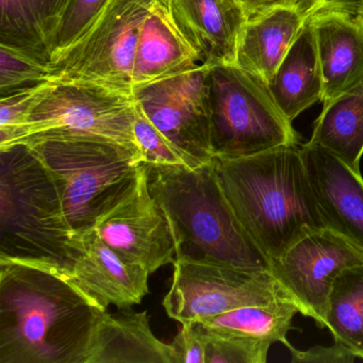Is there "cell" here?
Here are the masks:
<instances>
[{"label":"cell","instance_id":"7","mask_svg":"<svg viewBox=\"0 0 363 363\" xmlns=\"http://www.w3.org/2000/svg\"><path fill=\"white\" fill-rule=\"evenodd\" d=\"M157 0H108L79 39L48 65V80L86 82L133 92L142 25Z\"/></svg>","mask_w":363,"mask_h":363},{"label":"cell","instance_id":"4","mask_svg":"<svg viewBox=\"0 0 363 363\" xmlns=\"http://www.w3.org/2000/svg\"><path fill=\"white\" fill-rule=\"evenodd\" d=\"M146 169L150 193L173 228L176 256L271 271V260L233 213L212 161L194 169L150 164Z\"/></svg>","mask_w":363,"mask_h":363},{"label":"cell","instance_id":"8","mask_svg":"<svg viewBox=\"0 0 363 363\" xmlns=\"http://www.w3.org/2000/svg\"><path fill=\"white\" fill-rule=\"evenodd\" d=\"M135 107L133 93L86 82L48 80L26 122L0 150L35 133L62 130L106 138L141 156L133 130Z\"/></svg>","mask_w":363,"mask_h":363},{"label":"cell","instance_id":"23","mask_svg":"<svg viewBox=\"0 0 363 363\" xmlns=\"http://www.w3.org/2000/svg\"><path fill=\"white\" fill-rule=\"evenodd\" d=\"M323 104L309 141L360 172L363 156V80L347 92Z\"/></svg>","mask_w":363,"mask_h":363},{"label":"cell","instance_id":"29","mask_svg":"<svg viewBox=\"0 0 363 363\" xmlns=\"http://www.w3.org/2000/svg\"><path fill=\"white\" fill-rule=\"evenodd\" d=\"M48 82L46 80L37 86L23 89L0 99V146L5 145L26 122L31 108Z\"/></svg>","mask_w":363,"mask_h":363},{"label":"cell","instance_id":"16","mask_svg":"<svg viewBox=\"0 0 363 363\" xmlns=\"http://www.w3.org/2000/svg\"><path fill=\"white\" fill-rule=\"evenodd\" d=\"M172 18L207 67L235 65L248 18L235 0H171Z\"/></svg>","mask_w":363,"mask_h":363},{"label":"cell","instance_id":"31","mask_svg":"<svg viewBox=\"0 0 363 363\" xmlns=\"http://www.w3.org/2000/svg\"><path fill=\"white\" fill-rule=\"evenodd\" d=\"M288 350L293 363H354L358 359L350 348L335 341L331 346H314L299 350L290 345Z\"/></svg>","mask_w":363,"mask_h":363},{"label":"cell","instance_id":"11","mask_svg":"<svg viewBox=\"0 0 363 363\" xmlns=\"http://www.w3.org/2000/svg\"><path fill=\"white\" fill-rule=\"evenodd\" d=\"M363 267V250L330 228L313 231L271 260V273L299 313L325 327L329 294L337 276Z\"/></svg>","mask_w":363,"mask_h":363},{"label":"cell","instance_id":"26","mask_svg":"<svg viewBox=\"0 0 363 363\" xmlns=\"http://www.w3.org/2000/svg\"><path fill=\"white\" fill-rule=\"evenodd\" d=\"M48 65L16 48L0 44V97L48 80Z\"/></svg>","mask_w":363,"mask_h":363},{"label":"cell","instance_id":"1","mask_svg":"<svg viewBox=\"0 0 363 363\" xmlns=\"http://www.w3.org/2000/svg\"><path fill=\"white\" fill-rule=\"evenodd\" d=\"M104 310L65 272L0 263V363H84Z\"/></svg>","mask_w":363,"mask_h":363},{"label":"cell","instance_id":"22","mask_svg":"<svg viewBox=\"0 0 363 363\" xmlns=\"http://www.w3.org/2000/svg\"><path fill=\"white\" fill-rule=\"evenodd\" d=\"M299 313L292 299H277L264 305H250L230 310L225 313L201 320L206 335L227 339L265 342L273 345H291L288 333L292 320Z\"/></svg>","mask_w":363,"mask_h":363},{"label":"cell","instance_id":"17","mask_svg":"<svg viewBox=\"0 0 363 363\" xmlns=\"http://www.w3.org/2000/svg\"><path fill=\"white\" fill-rule=\"evenodd\" d=\"M327 0L276 6L247 21L238 45V67L267 86L314 11Z\"/></svg>","mask_w":363,"mask_h":363},{"label":"cell","instance_id":"19","mask_svg":"<svg viewBox=\"0 0 363 363\" xmlns=\"http://www.w3.org/2000/svg\"><path fill=\"white\" fill-rule=\"evenodd\" d=\"M199 62L196 52L176 26L169 6L157 0L142 25L135 50L133 92Z\"/></svg>","mask_w":363,"mask_h":363},{"label":"cell","instance_id":"20","mask_svg":"<svg viewBox=\"0 0 363 363\" xmlns=\"http://www.w3.org/2000/svg\"><path fill=\"white\" fill-rule=\"evenodd\" d=\"M267 88L280 111L291 123L301 112L322 101L324 82L315 33L310 18L282 59Z\"/></svg>","mask_w":363,"mask_h":363},{"label":"cell","instance_id":"28","mask_svg":"<svg viewBox=\"0 0 363 363\" xmlns=\"http://www.w3.org/2000/svg\"><path fill=\"white\" fill-rule=\"evenodd\" d=\"M205 337L206 363H265L272 346L265 342L227 339L206 333Z\"/></svg>","mask_w":363,"mask_h":363},{"label":"cell","instance_id":"32","mask_svg":"<svg viewBox=\"0 0 363 363\" xmlns=\"http://www.w3.org/2000/svg\"><path fill=\"white\" fill-rule=\"evenodd\" d=\"M245 12L248 20L264 13L276 6L292 3H314L318 0H235Z\"/></svg>","mask_w":363,"mask_h":363},{"label":"cell","instance_id":"15","mask_svg":"<svg viewBox=\"0 0 363 363\" xmlns=\"http://www.w3.org/2000/svg\"><path fill=\"white\" fill-rule=\"evenodd\" d=\"M77 247L69 277L99 307L129 309L148 294L150 274L124 260L94 229L79 237Z\"/></svg>","mask_w":363,"mask_h":363},{"label":"cell","instance_id":"2","mask_svg":"<svg viewBox=\"0 0 363 363\" xmlns=\"http://www.w3.org/2000/svg\"><path fill=\"white\" fill-rule=\"evenodd\" d=\"M223 193L250 239L272 260L313 231L329 228L301 146L212 159Z\"/></svg>","mask_w":363,"mask_h":363},{"label":"cell","instance_id":"24","mask_svg":"<svg viewBox=\"0 0 363 363\" xmlns=\"http://www.w3.org/2000/svg\"><path fill=\"white\" fill-rule=\"evenodd\" d=\"M325 327L363 360V267L342 272L331 289Z\"/></svg>","mask_w":363,"mask_h":363},{"label":"cell","instance_id":"18","mask_svg":"<svg viewBox=\"0 0 363 363\" xmlns=\"http://www.w3.org/2000/svg\"><path fill=\"white\" fill-rule=\"evenodd\" d=\"M174 363L171 344L150 329L147 313L104 310L95 324L84 363Z\"/></svg>","mask_w":363,"mask_h":363},{"label":"cell","instance_id":"21","mask_svg":"<svg viewBox=\"0 0 363 363\" xmlns=\"http://www.w3.org/2000/svg\"><path fill=\"white\" fill-rule=\"evenodd\" d=\"M69 0H0V44L50 65L52 46Z\"/></svg>","mask_w":363,"mask_h":363},{"label":"cell","instance_id":"30","mask_svg":"<svg viewBox=\"0 0 363 363\" xmlns=\"http://www.w3.org/2000/svg\"><path fill=\"white\" fill-rule=\"evenodd\" d=\"M171 346L174 363H206L207 342L199 322L182 324V329Z\"/></svg>","mask_w":363,"mask_h":363},{"label":"cell","instance_id":"33","mask_svg":"<svg viewBox=\"0 0 363 363\" xmlns=\"http://www.w3.org/2000/svg\"><path fill=\"white\" fill-rule=\"evenodd\" d=\"M358 12L363 18V0H359Z\"/></svg>","mask_w":363,"mask_h":363},{"label":"cell","instance_id":"12","mask_svg":"<svg viewBox=\"0 0 363 363\" xmlns=\"http://www.w3.org/2000/svg\"><path fill=\"white\" fill-rule=\"evenodd\" d=\"M93 229L124 260L150 275L175 261L173 228L148 188L145 163L128 191L97 218Z\"/></svg>","mask_w":363,"mask_h":363},{"label":"cell","instance_id":"25","mask_svg":"<svg viewBox=\"0 0 363 363\" xmlns=\"http://www.w3.org/2000/svg\"><path fill=\"white\" fill-rule=\"evenodd\" d=\"M135 141L143 163L199 169L205 163L189 155L167 139L150 120L137 103L135 126ZM207 164V163H206Z\"/></svg>","mask_w":363,"mask_h":363},{"label":"cell","instance_id":"6","mask_svg":"<svg viewBox=\"0 0 363 363\" xmlns=\"http://www.w3.org/2000/svg\"><path fill=\"white\" fill-rule=\"evenodd\" d=\"M209 101L216 156H250L298 144V133L267 86L237 65L210 67Z\"/></svg>","mask_w":363,"mask_h":363},{"label":"cell","instance_id":"13","mask_svg":"<svg viewBox=\"0 0 363 363\" xmlns=\"http://www.w3.org/2000/svg\"><path fill=\"white\" fill-rule=\"evenodd\" d=\"M322 69V103L347 92L363 80V18L344 1L327 0L312 13Z\"/></svg>","mask_w":363,"mask_h":363},{"label":"cell","instance_id":"5","mask_svg":"<svg viewBox=\"0 0 363 363\" xmlns=\"http://www.w3.org/2000/svg\"><path fill=\"white\" fill-rule=\"evenodd\" d=\"M16 144L28 146L52 176L78 239L128 191L143 163L135 150L99 135L48 130Z\"/></svg>","mask_w":363,"mask_h":363},{"label":"cell","instance_id":"10","mask_svg":"<svg viewBox=\"0 0 363 363\" xmlns=\"http://www.w3.org/2000/svg\"><path fill=\"white\" fill-rule=\"evenodd\" d=\"M210 67L197 63L133 91L148 120L174 144L203 163L214 158L209 101Z\"/></svg>","mask_w":363,"mask_h":363},{"label":"cell","instance_id":"3","mask_svg":"<svg viewBox=\"0 0 363 363\" xmlns=\"http://www.w3.org/2000/svg\"><path fill=\"white\" fill-rule=\"evenodd\" d=\"M77 245L58 188L39 159L25 144L0 150V263L69 274Z\"/></svg>","mask_w":363,"mask_h":363},{"label":"cell","instance_id":"27","mask_svg":"<svg viewBox=\"0 0 363 363\" xmlns=\"http://www.w3.org/2000/svg\"><path fill=\"white\" fill-rule=\"evenodd\" d=\"M107 3L108 0H69L52 42L50 61L79 39Z\"/></svg>","mask_w":363,"mask_h":363},{"label":"cell","instance_id":"9","mask_svg":"<svg viewBox=\"0 0 363 363\" xmlns=\"http://www.w3.org/2000/svg\"><path fill=\"white\" fill-rule=\"evenodd\" d=\"M173 264V281L162 303L167 315L180 324L201 322L244 306L292 299L271 271H252L184 255H177Z\"/></svg>","mask_w":363,"mask_h":363},{"label":"cell","instance_id":"34","mask_svg":"<svg viewBox=\"0 0 363 363\" xmlns=\"http://www.w3.org/2000/svg\"><path fill=\"white\" fill-rule=\"evenodd\" d=\"M162 1H164V3L167 4V6H169V1H171V0H162Z\"/></svg>","mask_w":363,"mask_h":363},{"label":"cell","instance_id":"14","mask_svg":"<svg viewBox=\"0 0 363 363\" xmlns=\"http://www.w3.org/2000/svg\"><path fill=\"white\" fill-rule=\"evenodd\" d=\"M318 207L329 228L363 250V178L318 144L301 145Z\"/></svg>","mask_w":363,"mask_h":363}]
</instances>
